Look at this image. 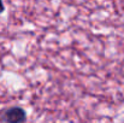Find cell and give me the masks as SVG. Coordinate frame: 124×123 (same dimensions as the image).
<instances>
[{"instance_id":"cell-2","label":"cell","mask_w":124,"mask_h":123,"mask_svg":"<svg viewBox=\"0 0 124 123\" xmlns=\"http://www.w3.org/2000/svg\"><path fill=\"white\" fill-rule=\"evenodd\" d=\"M2 11H4V4H2V2L0 1V13H1Z\"/></svg>"},{"instance_id":"cell-1","label":"cell","mask_w":124,"mask_h":123,"mask_svg":"<svg viewBox=\"0 0 124 123\" xmlns=\"http://www.w3.org/2000/svg\"><path fill=\"white\" fill-rule=\"evenodd\" d=\"M27 118L25 111L22 107H11L4 114V121L7 123H23Z\"/></svg>"}]
</instances>
